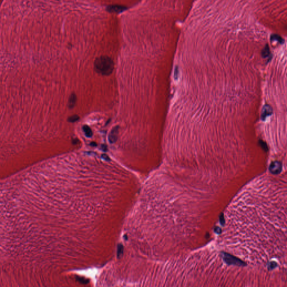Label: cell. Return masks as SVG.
<instances>
[{
    "label": "cell",
    "mask_w": 287,
    "mask_h": 287,
    "mask_svg": "<svg viewBox=\"0 0 287 287\" xmlns=\"http://www.w3.org/2000/svg\"><path fill=\"white\" fill-rule=\"evenodd\" d=\"M94 67L98 73L103 75H109L113 71L114 63L111 58L103 56L97 58L94 63Z\"/></svg>",
    "instance_id": "obj_1"
},
{
    "label": "cell",
    "mask_w": 287,
    "mask_h": 287,
    "mask_svg": "<svg viewBox=\"0 0 287 287\" xmlns=\"http://www.w3.org/2000/svg\"><path fill=\"white\" fill-rule=\"evenodd\" d=\"M222 258L226 264L229 265H236L238 266H245L246 265L245 262L242 261L241 259L236 256H233L230 253L222 252Z\"/></svg>",
    "instance_id": "obj_2"
},
{
    "label": "cell",
    "mask_w": 287,
    "mask_h": 287,
    "mask_svg": "<svg viewBox=\"0 0 287 287\" xmlns=\"http://www.w3.org/2000/svg\"><path fill=\"white\" fill-rule=\"evenodd\" d=\"M107 9L110 13H120L126 10V8L123 6L111 5L108 6Z\"/></svg>",
    "instance_id": "obj_3"
},
{
    "label": "cell",
    "mask_w": 287,
    "mask_h": 287,
    "mask_svg": "<svg viewBox=\"0 0 287 287\" xmlns=\"http://www.w3.org/2000/svg\"><path fill=\"white\" fill-rule=\"evenodd\" d=\"M77 98L75 94H73L71 95L69 100H68V107L70 108H73L75 106L76 102L77 100Z\"/></svg>",
    "instance_id": "obj_4"
},
{
    "label": "cell",
    "mask_w": 287,
    "mask_h": 287,
    "mask_svg": "<svg viewBox=\"0 0 287 287\" xmlns=\"http://www.w3.org/2000/svg\"><path fill=\"white\" fill-rule=\"evenodd\" d=\"M123 247L121 244H120L118 246L117 256L118 258H121L123 255Z\"/></svg>",
    "instance_id": "obj_5"
},
{
    "label": "cell",
    "mask_w": 287,
    "mask_h": 287,
    "mask_svg": "<svg viewBox=\"0 0 287 287\" xmlns=\"http://www.w3.org/2000/svg\"><path fill=\"white\" fill-rule=\"evenodd\" d=\"M79 119H80V118H79L78 115H73V116H71V117L68 118V120L69 122L73 123L77 121H78Z\"/></svg>",
    "instance_id": "obj_6"
}]
</instances>
